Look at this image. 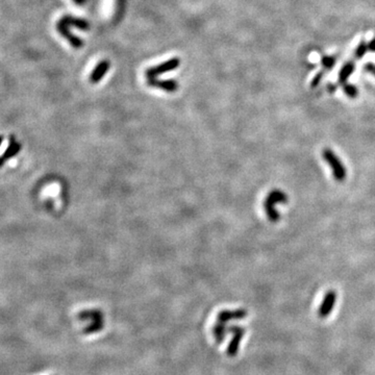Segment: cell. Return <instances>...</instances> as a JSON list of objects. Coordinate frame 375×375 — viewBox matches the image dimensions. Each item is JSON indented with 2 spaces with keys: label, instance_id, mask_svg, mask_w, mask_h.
Masks as SVG:
<instances>
[{
  "label": "cell",
  "instance_id": "obj_1",
  "mask_svg": "<svg viewBox=\"0 0 375 375\" xmlns=\"http://www.w3.org/2000/svg\"><path fill=\"white\" fill-rule=\"evenodd\" d=\"M288 195L278 189H274L268 194L264 203V209L268 219L271 222H277L280 219V215L275 209V206L277 204H288Z\"/></svg>",
  "mask_w": 375,
  "mask_h": 375
},
{
  "label": "cell",
  "instance_id": "obj_2",
  "mask_svg": "<svg viewBox=\"0 0 375 375\" xmlns=\"http://www.w3.org/2000/svg\"><path fill=\"white\" fill-rule=\"evenodd\" d=\"M322 156L325 162L330 167L333 177L337 181H344L347 175L346 168L339 156L334 153L330 148H324L322 150Z\"/></svg>",
  "mask_w": 375,
  "mask_h": 375
},
{
  "label": "cell",
  "instance_id": "obj_3",
  "mask_svg": "<svg viewBox=\"0 0 375 375\" xmlns=\"http://www.w3.org/2000/svg\"><path fill=\"white\" fill-rule=\"evenodd\" d=\"M180 61L178 58H173L167 62H164L157 66L151 67V68L146 70V77L147 79L155 78L157 75H160L166 72H170L172 70H175L178 68Z\"/></svg>",
  "mask_w": 375,
  "mask_h": 375
},
{
  "label": "cell",
  "instance_id": "obj_4",
  "mask_svg": "<svg viewBox=\"0 0 375 375\" xmlns=\"http://www.w3.org/2000/svg\"><path fill=\"white\" fill-rule=\"evenodd\" d=\"M229 331L233 332V338L229 344V347H227L226 352L229 356H236L239 351L241 340L244 337L245 329L240 326H231L229 328Z\"/></svg>",
  "mask_w": 375,
  "mask_h": 375
},
{
  "label": "cell",
  "instance_id": "obj_5",
  "mask_svg": "<svg viewBox=\"0 0 375 375\" xmlns=\"http://www.w3.org/2000/svg\"><path fill=\"white\" fill-rule=\"evenodd\" d=\"M337 301V293L333 290H329L323 297L322 302L320 304L318 314L321 318H326L333 310L334 304Z\"/></svg>",
  "mask_w": 375,
  "mask_h": 375
},
{
  "label": "cell",
  "instance_id": "obj_6",
  "mask_svg": "<svg viewBox=\"0 0 375 375\" xmlns=\"http://www.w3.org/2000/svg\"><path fill=\"white\" fill-rule=\"evenodd\" d=\"M147 83H148V85L151 86V87L165 90L169 93L175 92L178 89L177 82H176V80H173V79L159 80V79H156V78H150V79H147Z\"/></svg>",
  "mask_w": 375,
  "mask_h": 375
},
{
  "label": "cell",
  "instance_id": "obj_7",
  "mask_svg": "<svg viewBox=\"0 0 375 375\" xmlns=\"http://www.w3.org/2000/svg\"><path fill=\"white\" fill-rule=\"evenodd\" d=\"M21 150V144L14 140V138L11 139V143L8 146V148L6 149L5 153L0 156V168H2L8 160H10L12 157H14L17 155Z\"/></svg>",
  "mask_w": 375,
  "mask_h": 375
},
{
  "label": "cell",
  "instance_id": "obj_8",
  "mask_svg": "<svg viewBox=\"0 0 375 375\" xmlns=\"http://www.w3.org/2000/svg\"><path fill=\"white\" fill-rule=\"evenodd\" d=\"M247 316V311L244 309H239L236 311H222L218 314V321L222 323H227L232 320H241Z\"/></svg>",
  "mask_w": 375,
  "mask_h": 375
},
{
  "label": "cell",
  "instance_id": "obj_9",
  "mask_svg": "<svg viewBox=\"0 0 375 375\" xmlns=\"http://www.w3.org/2000/svg\"><path fill=\"white\" fill-rule=\"evenodd\" d=\"M110 66H111V63L109 61H101L96 67L95 69L93 70V72L91 73V76H90V82L92 84H97L99 83L100 80L103 78V76L105 75V73L109 71L110 69Z\"/></svg>",
  "mask_w": 375,
  "mask_h": 375
},
{
  "label": "cell",
  "instance_id": "obj_10",
  "mask_svg": "<svg viewBox=\"0 0 375 375\" xmlns=\"http://www.w3.org/2000/svg\"><path fill=\"white\" fill-rule=\"evenodd\" d=\"M60 21L62 23H64L65 25L68 26V28H69V26H74V28H77V29L83 30V31L90 30L89 22L85 19H82V18H77V17H73V16H64Z\"/></svg>",
  "mask_w": 375,
  "mask_h": 375
},
{
  "label": "cell",
  "instance_id": "obj_11",
  "mask_svg": "<svg viewBox=\"0 0 375 375\" xmlns=\"http://www.w3.org/2000/svg\"><path fill=\"white\" fill-rule=\"evenodd\" d=\"M355 69V65L353 62H348L346 63L339 72V83L341 85H344L347 83V79L351 76Z\"/></svg>",
  "mask_w": 375,
  "mask_h": 375
},
{
  "label": "cell",
  "instance_id": "obj_12",
  "mask_svg": "<svg viewBox=\"0 0 375 375\" xmlns=\"http://www.w3.org/2000/svg\"><path fill=\"white\" fill-rule=\"evenodd\" d=\"M227 331H229V328H226V323H222V322H219V321H218V323L215 324V326H214L213 334H214V337H215V340L218 344L223 342Z\"/></svg>",
  "mask_w": 375,
  "mask_h": 375
},
{
  "label": "cell",
  "instance_id": "obj_13",
  "mask_svg": "<svg viewBox=\"0 0 375 375\" xmlns=\"http://www.w3.org/2000/svg\"><path fill=\"white\" fill-rule=\"evenodd\" d=\"M78 319L79 320H90L91 322H94V321H98V320H103V315L100 311L97 310H93V311H84L82 313L78 314Z\"/></svg>",
  "mask_w": 375,
  "mask_h": 375
},
{
  "label": "cell",
  "instance_id": "obj_14",
  "mask_svg": "<svg viewBox=\"0 0 375 375\" xmlns=\"http://www.w3.org/2000/svg\"><path fill=\"white\" fill-rule=\"evenodd\" d=\"M104 322L103 320H98V321H94V322H91L87 327L84 328V332L86 334H91V333H95L97 331H100L103 328Z\"/></svg>",
  "mask_w": 375,
  "mask_h": 375
},
{
  "label": "cell",
  "instance_id": "obj_15",
  "mask_svg": "<svg viewBox=\"0 0 375 375\" xmlns=\"http://www.w3.org/2000/svg\"><path fill=\"white\" fill-rule=\"evenodd\" d=\"M368 50V44L364 41V40H361V41L358 43V45L356 46L355 50H354V58L356 60H361L365 55L367 53Z\"/></svg>",
  "mask_w": 375,
  "mask_h": 375
},
{
  "label": "cell",
  "instance_id": "obj_16",
  "mask_svg": "<svg viewBox=\"0 0 375 375\" xmlns=\"http://www.w3.org/2000/svg\"><path fill=\"white\" fill-rule=\"evenodd\" d=\"M343 86V91L344 93L346 94V95L349 97V98H356L357 95H358V90L355 86L351 85V84H344L342 85Z\"/></svg>",
  "mask_w": 375,
  "mask_h": 375
},
{
  "label": "cell",
  "instance_id": "obj_17",
  "mask_svg": "<svg viewBox=\"0 0 375 375\" xmlns=\"http://www.w3.org/2000/svg\"><path fill=\"white\" fill-rule=\"evenodd\" d=\"M321 64L324 67L326 70L332 69V67L336 64V58L334 57H329V56H324L321 59Z\"/></svg>",
  "mask_w": 375,
  "mask_h": 375
},
{
  "label": "cell",
  "instance_id": "obj_18",
  "mask_svg": "<svg viewBox=\"0 0 375 375\" xmlns=\"http://www.w3.org/2000/svg\"><path fill=\"white\" fill-rule=\"evenodd\" d=\"M322 78H323V72H318L315 76H314V78L312 79V83H311V87L314 89V88H317L319 85H320V83H321V80H322Z\"/></svg>",
  "mask_w": 375,
  "mask_h": 375
},
{
  "label": "cell",
  "instance_id": "obj_19",
  "mask_svg": "<svg viewBox=\"0 0 375 375\" xmlns=\"http://www.w3.org/2000/svg\"><path fill=\"white\" fill-rule=\"evenodd\" d=\"M365 70L375 76V65L372 63H368L365 65Z\"/></svg>",
  "mask_w": 375,
  "mask_h": 375
},
{
  "label": "cell",
  "instance_id": "obj_20",
  "mask_svg": "<svg viewBox=\"0 0 375 375\" xmlns=\"http://www.w3.org/2000/svg\"><path fill=\"white\" fill-rule=\"evenodd\" d=\"M368 50L370 52H375V37L368 43Z\"/></svg>",
  "mask_w": 375,
  "mask_h": 375
},
{
  "label": "cell",
  "instance_id": "obj_21",
  "mask_svg": "<svg viewBox=\"0 0 375 375\" xmlns=\"http://www.w3.org/2000/svg\"><path fill=\"white\" fill-rule=\"evenodd\" d=\"M327 90H328V92L329 93H334V92H336L337 91V86L336 85H334V84H331V83H329L328 85H327Z\"/></svg>",
  "mask_w": 375,
  "mask_h": 375
},
{
  "label": "cell",
  "instance_id": "obj_22",
  "mask_svg": "<svg viewBox=\"0 0 375 375\" xmlns=\"http://www.w3.org/2000/svg\"><path fill=\"white\" fill-rule=\"evenodd\" d=\"M73 2L77 5H84V4H86L87 0H73Z\"/></svg>",
  "mask_w": 375,
  "mask_h": 375
},
{
  "label": "cell",
  "instance_id": "obj_23",
  "mask_svg": "<svg viewBox=\"0 0 375 375\" xmlns=\"http://www.w3.org/2000/svg\"><path fill=\"white\" fill-rule=\"evenodd\" d=\"M4 140H5V137H4L3 135H0V146H2V144H3Z\"/></svg>",
  "mask_w": 375,
  "mask_h": 375
}]
</instances>
